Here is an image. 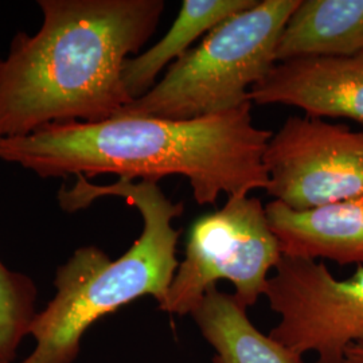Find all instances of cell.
Returning <instances> with one entry per match:
<instances>
[{"instance_id": "1", "label": "cell", "mask_w": 363, "mask_h": 363, "mask_svg": "<svg viewBox=\"0 0 363 363\" xmlns=\"http://www.w3.org/2000/svg\"><path fill=\"white\" fill-rule=\"evenodd\" d=\"M273 132L255 125L252 103L193 120L152 117L99 123H55L19 138L0 139V160L40 178L115 174L133 181L187 178L195 202L216 205L220 194L249 195L269 186L264 155Z\"/></svg>"}, {"instance_id": "2", "label": "cell", "mask_w": 363, "mask_h": 363, "mask_svg": "<svg viewBox=\"0 0 363 363\" xmlns=\"http://www.w3.org/2000/svg\"><path fill=\"white\" fill-rule=\"evenodd\" d=\"M42 26L18 33L0 69V139L55 123H99L132 103L121 72L154 35L163 0H39Z\"/></svg>"}, {"instance_id": "3", "label": "cell", "mask_w": 363, "mask_h": 363, "mask_svg": "<svg viewBox=\"0 0 363 363\" xmlns=\"http://www.w3.org/2000/svg\"><path fill=\"white\" fill-rule=\"evenodd\" d=\"M103 196H121L138 208L143 232L120 259L113 261L89 245L57 269V294L30 325L28 335L35 337L37 347L21 363H72L81 337L94 322L136 298L152 296L159 306L167 298L179 267L181 230L172 220L183 214V202L169 201L157 182L120 178L100 186L81 175L70 189L62 187L58 201L65 211H78Z\"/></svg>"}, {"instance_id": "4", "label": "cell", "mask_w": 363, "mask_h": 363, "mask_svg": "<svg viewBox=\"0 0 363 363\" xmlns=\"http://www.w3.org/2000/svg\"><path fill=\"white\" fill-rule=\"evenodd\" d=\"M300 0H257L214 27L201 43L169 66L155 86L116 116L174 121L240 108L272 70L277 42Z\"/></svg>"}, {"instance_id": "5", "label": "cell", "mask_w": 363, "mask_h": 363, "mask_svg": "<svg viewBox=\"0 0 363 363\" xmlns=\"http://www.w3.org/2000/svg\"><path fill=\"white\" fill-rule=\"evenodd\" d=\"M265 208L256 196H229L223 208L191 223L184 259L159 310L190 315L220 280L233 284L235 300L245 308L265 296L269 273L281 259Z\"/></svg>"}, {"instance_id": "6", "label": "cell", "mask_w": 363, "mask_h": 363, "mask_svg": "<svg viewBox=\"0 0 363 363\" xmlns=\"http://www.w3.org/2000/svg\"><path fill=\"white\" fill-rule=\"evenodd\" d=\"M265 298L280 322L269 337L316 363H345L346 349L363 343V267L337 280L322 262L283 256Z\"/></svg>"}, {"instance_id": "7", "label": "cell", "mask_w": 363, "mask_h": 363, "mask_svg": "<svg viewBox=\"0 0 363 363\" xmlns=\"http://www.w3.org/2000/svg\"><path fill=\"white\" fill-rule=\"evenodd\" d=\"M267 193L294 210L363 196V130L319 117H288L269 140Z\"/></svg>"}, {"instance_id": "8", "label": "cell", "mask_w": 363, "mask_h": 363, "mask_svg": "<svg viewBox=\"0 0 363 363\" xmlns=\"http://www.w3.org/2000/svg\"><path fill=\"white\" fill-rule=\"evenodd\" d=\"M259 105H291L307 116L345 117L363 125V52L277 62L249 91Z\"/></svg>"}, {"instance_id": "9", "label": "cell", "mask_w": 363, "mask_h": 363, "mask_svg": "<svg viewBox=\"0 0 363 363\" xmlns=\"http://www.w3.org/2000/svg\"><path fill=\"white\" fill-rule=\"evenodd\" d=\"M265 211L283 256L363 267V196L308 210L273 199Z\"/></svg>"}, {"instance_id": "10", "label": "cell", "mask_w": 363, "mask_h": 363, "mask_svg": "<svg viewBox=\"0 0 363 363\" xmlns=\"http://www.w3.org/2000/svg\"><path fill=\"white\" fill-rule=\"evenodd\" d=\"M363 52V0H300L277 42L276 61Z\"/></svg>"}, {"instance_id": "11", "label": "cell", "mask_w": 363, "mask_h": 363, "mask_svg": "<svg viewBox=\"0 0 363 363\" xmlns=\"http://www.w3.org/2000/svg\"><path fill=\"white\" fill-rule=\"evenodd\" d=\"M214 349L213 363H304L303 355L262 334L234 295L210 288L190 313Z\"/></svg>"}, {"instance_id": "12", "label": "cell", "mask_w": 363, "mask_h": 363, "mask_svg": "<svg viewBox=\"0 0 363 363\" xmlns=\"http://www.w3.org/2000/svg\"><path fill=\"white\" fill-rule=\"evenodd\" d=\"M257 0H184L167 34L140 55L128 58L121 81L132 101L151 91L167 65L191 49V45L228 18L253 7Z\"/></svg>"}, {"instance_id": "13", "label": "cell", "mask_w": 363, "mask_h": 363, "mask_svg": "<svg viewBox=\"0 0 363 363\" xmlns=\"http://www.w3.org/2000/svg\"><path fill=\"white\" fill-rule=\"evenodd\" d=\"M37 288L23 273L10 271L0 261V363H13L35 312Z\"/></svg>"}, {"instance_id": "14", "label": "cell", "mask_w": 363, "mask_h": 363, "mask_svg": "<svg viewBox=\"0 0 363 363\" xmlns=\"http://www.w3.org/2000/svg\"><path fill=\"white\" fill-rule=\"evenodd\" d=\"M345 363H363V343H354L346 349Z\"/></svg>"}, {"instance_id": "15", "label": "cell", "mask_w": 363, "mask_h": 363, "mask_svg": "<svg viewBox=\"0 0 363 363\" xmlns=\"http://www.w3.org/2000/svg\"><path fill=\"white\" fill-rule=\"evenodd\" d=\"M1 62H3V60H0V69H1Z\"/></svg>"}]
</instances>
